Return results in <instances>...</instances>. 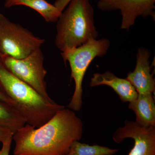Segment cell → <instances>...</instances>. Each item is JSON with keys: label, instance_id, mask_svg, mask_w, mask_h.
Instances as JSON below:
<instances>
[{"label": "cell", "instance_id": "cell-1", "mask_svg": "<svg viewBox=\"0 0 155 155\" xmlns=\"http://www.w3.org/2000/svg\"><path fill=\"white\" fill-rule=\"evenodd\" d=\"M83 130L81 119L64 108L40 127L26 124L15 132L14 155H67Z\"/></svg>", "mask_w": 155, "mask_h": 155}, {"label": "cell", "instance_id": "cell-2", "mask_svg": "<svg viewBox=\"0 0 155 155\" xmlns=\"http://www.w3.org/2000/svg\"><path fill=\"white\" fill-rule=\"evenodd\" d=\"M0 86L26 124L38 127L65 107L47 99L24 81L15 77L0 60Z\"/></svg>", "mask_w": 155, "mask_h": 155}, {"label": "cell", "instance_id": "cell-3", "mask_svg": "<svg viewBox=\"0 0 155 155\" xmlns=\"http://www.w3.org/2000/svg\"><path fill=\"white\" fill-rule=\"evenodd\" d=\"M56 26L55 45L61 52L80 46L99 35L90 0H71Z\"/></svg>", "mask_w": 155, "mask_h": 155}, {"label": "cell", "instance_id": "cell-4", "mask_svg": "<svg viewBox=\"0 0 155 155\" xmlns=\"http://www.w3.org/2000/svg\"><path fill=\"white\" fill-rule=\"evenodd\" d=\"M110 43L108 39H92L80 46L61 53L65 62L68 61L71 70V78L75 88L68 108L79 111L82 104V83L87 70L92 61L97 57L105 55Z\"/></svg>", "mask_w": 155, "mask_h": 155}, {"label": "cell", "instance_id": "cell-5", "mask_svg": "<svg viewBox=\"0 0 155 155\" xmlns=\"http://www.w3.org/2000/svg\"><path fill=\"white\" fill-rule=\"evenodd\" d=\"M45 40L0 14V52L15 59L28 57L40 48Z\"/></svg>", "mask_w": 155, "mask_h": 155}, {"label": "cell", "instance_id": "cell-6", "mask_svg": "<svg viewBox=\"0 0 155 155\" xmlns=\"http://www.w3.org/2000/svg\"><path fill=\"white\" fill-rule=\"evenodd\" d=\"M0 60L15 77L28 84L47 99L52 100L47 91L45 80L47 72L44 66V56L41 48L22 59L2 55Z\"/></svg>", "mask_w": 155, "mask_h": 155}, {"label": "cell", "instance_id": "cell-7", "mask_svg": "<svg viewBox=\"0 0 155 155\" xmlns=\"http://www.w3.org/2000/svg\"><path fill=\"white\" fill-rule=\"evenodd\" d=\"M155 0H99L98 8L104 11L119 10L122 16L120 28L128 30L139 17L155 18Z\"/></svg>", "mask_w": 155, "mask_h": 155}, {"label": "cell", "instance_id": "cell-8", "mask_svg": "<svg viewBox=\"0 0 155 155\" xmlns=\"http://www.w3.org/2000/svg\"><path fill=\"white\" fill-rule=\"evenodd\" d=\"M114 133V142L120 143L126 138H132L134 146L128 155H155V127H145L127 120Z\"/></svg>", "mask_w": 155, "mask_h": 155}, {"label": "cell", "instance_id": "cell-9", "mask_svg": "<svg viewBox=\"0 0 155 155\" xmlns=\"http://www.w3.org/2000/svg\"><path fill=\"white\" fill-rule=\"evenodd\" d=\"M151 53L148 50L139 48L136 54V64L133 72L127 74L126 79L131 84L138 94L155 92V81L149 59Z\"/></svg>", "mask_w": 155, "mask_h": 155}, {"label": "cell", "instance_id": "cell-10", "mask_svg": "<svg viewBox=\"0 0 155 155\" xmlns=\"http://www.w3.org/2000/svg\"><path fill=\"white\" fill-rule=\"evenodd\" d=\"M100 85L111 87L123 102H131L138 96L135 88L128 80L118 77L110 71L93 74L91 79L90 86L94 87Z\"/></svg>", "mask_w": 155, "mask_h": 155}, {"label": "cell", "instance_id": "cell-11", "mask_svg": "<svg viewBox=\"0 0 155 155\" xmlns=\"http://www.w3.org/2000/svg\"><path fill=\"white\" fill-rule=\"evenodd\" d=\"M153 94H138L129 103V109L134 112L135 122L145 127H155V104Z\"/></svg>", "mask_w": 155, "mask_h": 155}, {"label": "cell", "instance_id": "cell-12", "mask_svg": "<svg viewBox=\"0 0 155 155\" xmlns=\"http://www.w3.org/2000/svg\"><path fill=\"white\" fill-rule=\"evenodd\" d=\"M17 5L27 6L35 10L48 22H57L62 13L55 6L46 0H6L5 4L6 8Z\"/></svg>", "mask_w": 155, "mask_h": 155}, {"label": "cell", "instance_id": "cell-13", "mask_svg": "<svg viewBox=\"0 0 155 155\" xmlns=\"http://www.w3.org/2000/svg\"><path fill=\"white\" fill-rule=\"evenodd\" d=\"M26 124L25 119L16 108L0 101V128L14 134Z\"/></svg>", "mask_w": 155, "mask_h": 155}, {"label": "cell", "instance_id": "cell-14", "mask_svg": "<svg viewBox=\"0 0 155 155\" xmlns=\"http://www.w3.org/2000/svg\"><path fill=\"white\" fill-rule=\"evenodd\" d=\"M119 150L98 145H90L75 141L67 155H114Z\"/></svg>", "mask_w": 155, "mask_h": 155}, {"label": "cell", "instance_id": "cell-15", "mask_svg": "<svg viewBox=\"0 0 155 155\" xmlns=\"http://www.w3.org/2000/svg\"><path fill=\"white\" fill-rule=\"evenodd\" d=\"M13 135L9 136L2 142V147L0 150V155H9L13 141Z\"/></svg>", "mask_w": 155, "mask_h": 155}, {"label": "cell", "instance_id": "cell-16", "mask_svg": "<svg viewBox=\"0 0 155 155\" xmlns=\"http://www.w3.org/2000/svg\"><path fill=\"white\" fill-rule=\"evenodd\" d=\"M71 1V0H56L54 5L62 12Z\"/></svg>", "mask_w": 155, "mask_h": 155}, {"label": "cell", "instance_id": "cell-17", "mask_svg": "<svg viewBox=\"0 0 155 155\" xmlns=\"http://www.w3.org/2000/svg\"><path fill=\"white\" fill-rule=\"evenodd\" d=\"M0 101L5 102L11 105L14 107L12 101L9 98V97L7 96V95L5 93L3 90V89L2 88L1 86H0Z\"/></svg>", "mask_w": 155, "mask_h": 155}, {"label": "cell", "instance_id": "cell-18", "mask_svg": "<svg viewBox=\"0 0 155 155\" xmlns=\"http://www.w3.org/2000/svg\"><path fill=\"white\" fill-rule=\"evenodd\" d=\"M14 133L7 129L0 128V143L2 142L8 137L11 135H13Z\"/></svg>", "mask_w": 155, "mask_h": 155}, {"label": "cell", "instance_id": "cell-19", "mask_svg": "<svg viewBox=\"0 0 155 155\" xmlns=\"http://www.w3.org/2000/svg\"><path fill=\"white\" fill-rule=\"evenodd\" d=\"M2 53L0 52V58H1V56H2Z\"/></svg>", "mask_w": 155, "mask_h": 155}, {"label": "cell", "instance_id": "cell-20", "mask_svg": "<svg viewBox=\"0 0 155 155\" xmlns=\"http://www.w3.org/2000/svg\"></svg>", "mask_w": 155, "mask_h": 155}]
</instances>
